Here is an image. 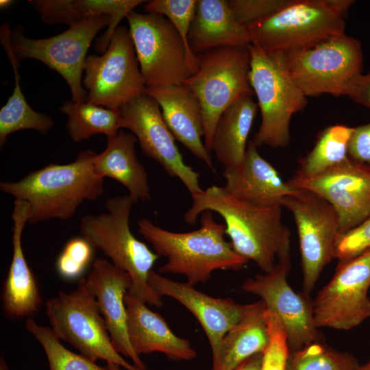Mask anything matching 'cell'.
<instances>
[{
  "label": "cell",
  "instance_id": "40",
  "mask_svg": "<svg viewBox=\"0 0 370 370\" xmlns=\"http://www.w3.org/2000/svg\"><path fill=\"white\" fill-rule=\"evenodd\" d=\"M344 96L370 109V71L352 79L346 86Z\"/></svg>",
  "mask_w": 370,
  "mask_h": 370
},
{
  "label": "cell",
  "instance_id": "34",
  "mask_svg": "<svg viewBox=\"0 0 370 370\" xmlns=\"http://www.w3.org/2000/svg\"><path fill=\"white\" fill-rule=\"evenodd\" d=\"M197 6V0H151L145 3L144 10L165 16L181 36L188 51L193 53L188 36Z\"/></svg>",
  "mask_w": 370,
  "mask_h": 370
},
{
  "label": "cell",
  "instance_id": "27",
  "mask_svg": "<svg viewBox=\"0 0 370 370\" xmlns=\"http://www.w3.org/2000/svg\"><path fill=\"white\" fill-rule=\"evenodd\" d=\"M258 109L252 96L247 95L230 106L220 116L213 134L212 151L224 168L242 164Z\"/></svg>",
  "mask_w": 370,
  "mask_h": 370
},
{
  "label": "cell",
  "instance_id": "21",
  "mask_svg": "<svg viewBox=\"0 0 370 370\" xmlns=\"http://www.w3.org/2000/svg\"><path fill=\"white\" fill-rule=\"evenodd\" d=\"M249 142L242 164L224 168L223 186L232 195L260 206H281L283 199L294 194L297 188L283 181L278 172Z\"/></svg>",
  "mask_w": 370,
  "mask_h": 370
},
{
  "label": "cell",
  "instance_id": "3",
  "mask_svg": "<svg viewBox=\"0 0 370 370\" xmlns=\"http://www.w3.org/2000/svg\"><path fill=\"white\" fill-rule=\"evenodd\" d=\"M200 223L196 230L175 232L145 218L138 221L139 233L158 256L166 258L160 273L182 275L187 283L195 286L207 282L216 270H239L247 263L225 240V225L215 221L212 211L203 212Z\"/></svg>",
  "mask_w": 370,
  "mask_h": 370
},
{
  "label": "cell",
  "instance_id": "15",
  "mask_svg": "<svg viewBox=\"0 0 370 370\" xmlns=\"http://www.w3.org/2000/svg\"><path fill=\"white\" fill-rule=\"evenodd\" d=\"M290 269L291 259L278 260L269 272L246 279L241 289L259 297L266 309L278 318L293 352L317 342L319 333L308 297L295 293L287 282Z\"/></svg>",
  "mask_w": 370,
  "mask_h": 370
},
{
  "label": "cell",
  "instance_id": "26",
  "mask_svg": "<svg viewBox=\"0 0 370 370\" xmlns=\"http://www.w3.org/2000/svg\"><path fill=\"white\" fill-rule=\"evenodd\" d=\"M265 310L262 300L246 304L241 320L222 338L212 357V370H234L248 358L264 352L269 343Z\"/></svg>",
  "mask_w": 370,
  "mask_h": 370
},
{
  "label": "cell",
  "instance_id": "37",
  "mask_svg": "<svg viewBox=\"0 0 370 370\" xmlns=\"http://www.w3.org/2000/svg\"><path fill=\"white\" fill-rule=\"evenodd\" d=\"M291 0H228L237 21L247 26L264 19L288 5Z\"/></svg>",
  "mask_w": 370,
  "mask_h": 370
},
{
  "label": "cell",
  "instance_id": "7",
  "mask_svg": "<svg viewBox=\"0 0 370 370\" xmlns=\"http://www.w3.org/2000/svg\"><path fill=\"white\" fill-rule=\"evenodd\" d=\"M46 314L56 336L96 362L103 360L126 370H142L127 362L112 345L105 321L86 280L70 293L58 291L46 302Z\"/></svg>",
  "mask_w": 370,
  "mask_h": 370
},
{
  "label": "cell",
  "instance_id": "29",
  "mask_svg": "<svg viewBox=\"0 0 370 370\" xmlns=\"http://www.w3.org/2000/svg\"><path fill=\"white\" fill-rule=\"evenodd\" d=\"M60 110L68 117L66 131L73 141L79 143L91 136L103 134L107 138L123 128L120 110L108 109L86 101H66Z\"/></svg>",
  "mask_w": 370,
  "mask_h": 370
},
{
  "label": "cell",
  "instance_id": "24",
  "mask_svg": "<svg viewBox=\"0 0 370 370\" xmlns=\"http://www.w3.org/2000/svg\"><path fill=\"white\" fill-rule=\"evenodd\" d=\"M188 40L195 56L216 47L251 44L247 26L237 21L227 0H197Z\"/></svg>",
  "mask_w": 370,
  "mask_h": 370
},
{
  "label": "cell",
  "instance_id": "42",
  "mask_svg": "<svg viewBox=\"0 0 370 370\" xmlns=\"http://www.w3.org/2000/svg\"><path fill=\"white\" fill-rule=\"evenodd\" d=\"M327 5L337 14L345 16L348 9L355 2L352 0H325Z\"/></svg>",
  "mask_w": 370,
  "mask_h": 370
},
{
  "label": "cell",
  "instance_id": "12",
  "mask_svg": "<svg viewBox=\"0 0 370 370\" xmlns=\"http://www.w3.org/2000/svg\"><path fill=\"white\" fill-rule=\"evenodd\" d=\"M84 72L87 101L97 106L119 110L145 92L134 46L124 25L116 29L102 56H87Z\"/></svg>",
  "mask_w": 370,
  "mask_h": 370
},
{
  "label": "cell",
  "instance_id": "18",
  "mask_svg": "<svg viewBox=\"0 0 370 370\" xmlns=\"http://www.w3.org/2000/svg\"><path fill=\"white\" fill-rule=\"evenodd\" d=\"M86 280L96 297L113 347L120 354L129 357L134 365L147 370L133 349L127 334V314L125 295L132 286L130 275L103 258L96 259Z\"/></svg>",
  "mask_w": 370,
  "mask_h": 370
},
{
  "label": "cell",
  "instance_id": "14",
  "mask_svg": "<svg viewBox=\"0 0 370 370\" xmlns=\"http://www.w3.org/2000/svg\"><path fill=\"white\" fill-rule=\"evenodd\" d=\"M370 249L338 261L335 273L312 302L317 328L350 330L370 317Z\"/></svg>",
  "mask_w": 370,
  "mask_h": 370
},
{
  "label": "cell",
  "instance_id": "44",
  "mask_svg": "<svg viewBox=\"0 0 370 370\" xmlns=\"http://www.w3.org/2000/svg\"><path fill=\"white\" fill-rule=\"evenodd\" d=\"M106 365L108 366L109 370H123L121 366L114 363L106 362Z\"/></svg>",
  "mask_w": 370,
  "mask_h": 370
},
{
  "label": "cell",
  "instance_id": "32",
  "mask_svg": "<svg viewBox=\"0 0 370 370\" xmlns=\"http://www.w3.org/2000/svg\"><path fill=\"white\" fill-rule=\"evenodd\" d=\"M356 358L319 341L290 352L287 370H358Z\"/></svg>",
  "mask_w": 370,
  "mask_h": 370
},
{
  "label": "cell",
  "instance_id": "36",
  "mask_svg": "<svg viewBox=\"0 0 370 370\" xmlns=\"http://www.w3.org/2000/svg\"><path fill=\"white\" fill-rule=\"evenodd\" d=\"M269 343L263 352L262 370H287L290 350L286 332L278 318L265 310Z\"/></svg>",
  "mask_w": 370,
  "mask_h": 370
},
{
  "label": "cell",
  "instance_id": "17",
  "mask_svg": "<svg viewBox=\"0 0 370 370\" xmlns=\"http://www.w3.org/2000/svg\"><path fill=\"white\" fill-rule=\"evenodd\" d=\"M288 183L328 201L339 216L341 234L370 217V166L349 157L323 173L307 178L294 176Z\"/></svg>",
  "mask_w": 370,
  "mask_h": 370
},
{
  "label": "cell",
  "instance_id": "45",
  "mask_svg": "<svg viewBox=\"0 0 370 370\" xmlns=\"http://www.w3.org/2000/svg\"><path fill=\"white\" fill-rule=\"evenodd\" d=\"M0 370H9L8 367L3 356L0 357Z\"/></svg>",
  "mask_w": 370,
  "mask_h": 370
},
{
  "label": "cell",
  "instance_id": "10",
  "mask_svg": "<svg viewBox=\"0 0 370 370\" xmlns=\"http://www.w3.org/2000/svg\"><path fill=\"white\" fill-rule=\"evenodd\" d=\"M344 17L325 0H291L274 14L247 27L251 44L267 52H285L345 34Z\"/></svg>",
  "mask_w": 370,
  "mask_h": 370
},
{
  "label": "cell",
  "instance_id": "28",
  "mask_svg": "<svg viewBox=\"0 0 370 370\" xmlns=\"http://www.w3.org/2000/svg\"><path fill=\"white\" fill-rule=\"evenodd\" d=\"M11 31L8 23L1 26L2 46L8 55L14 73L15 86L12 95L0 110V147H3L8 136L23 130H33L45 134L53 126V119L47 114L34 111L27 103L20 86L19 63L10 46Z\"/></svg>",
  "mask_w": 370,
  "mask_h": 370
},
{
  "label": "cell",
  "instance_id": "13",
  "mask_svg": "<svg viewBox=\"0 0 370 370\" xmlns=\"http://www.w3.org/2000/svg\"><path fill=\"white\" fill-rule=\"evenodd\" d=\"M297 189L283 199L282 206L291 212L297 227L303 292L308 297L321 271L334 258L341 224L336 210L328 201L311 191Z\"/></svg>",
  "mask_w": 370,
  "mask_h": 370
},
{
  "label": "cell",
  "instance_id": "19",
  "mask_svg": "<svg viewBox=\"0 0 370 370\" xmlns=\"http://www.w3.org/2000/svg\"><path fill=\"white\" fill-rule=\"evenodd\" d=\"M150 286L160 297H172L186 308L202 326L210 343L212 357L217 354L225 334L242 318L246 305L230 298H215L187 282H178L151 270Z\"/></svg>",
  "mask_w": 370,
  "mask_h": 370
},
{
  "label": "cell",
  "instance_id": "41",
  "mask_svg": "<svg viewBox=\"0 0 370 370\" xmlns=\"http://www.w3.org/2000/svg\"><path fill=\"white\" fill-rule=\"evenodd\" d=\"M263 353H258L248 358L234 370H262Z\"/></svg>",
  "mask_w": 370,
  "mask_h": 370
},
{
  "label": "cell",
  "instance_id": "46",
  "mask_svg": "<svg viewBox=\"0 0 370 370\" xmlns=\"http://www.w3.org/2000/svg\"><path fill=\"white\" fill-rule=\"evenodd\" d=\"M358 370H370V360L366 363L359 365Z\"/></svg>",
  "mask_w": 370,
  "mask_h": 370
},
{
  "label": "cell",
  "instance_id": "25",
  "mask_svg": "<svg viewBox=\"0 0 370 370\" xmlns=\"http://www.w3.org/2000/svg\"><path fill=\"white\" fill-rule=\"evenodd\" d=\"M136 141L132 133L120 130L108 138L105 149L97 154L95 160L96 173L120 182L127 189L134 203L151 199L148 175L136 153Z\"/></svg>",
  "mask_w": 370,
  "mask_h": 370
},
{
  "label": "cell",
  "instance_id": "35",
  "mask_svg": "<svg viewBox=\"0 0 370 370\" xmlns=\"http://www.w3.org/2000/svg\"><path fill=\"white\" fill-rule=\"evenodd\" d=\"M93 249L82 236L70 239L57 258L58 275L68 280L79 278L92 261Z\"/></svg>",
  "mask_w": 370,
  "mask_h": 370
},
{
  "label": "cell",
  "instance_id": "31",
  "mask_svg": "<svg viewBox=\"0 0 370 370\" xmlns=\"http://www.w3.org/2000/svg\"><path fill=\"white\" fill-rule=\"evenodd\" d=\"M25 327L43 347L49 370H109L107 365L100 366L88 357L69 350L51 328L38 325L33 319L28 318Z\"/></svg>",
  "mask_w": 370,
  "mask_h": 370
},
{
  "label": "cell",
  "instance_id": "43",
  "mask_svg": "<svg viewBox=\"0 0 370 370\" xmlns=\"http://www.w3.org/2000/svg\"><path fill=\"white\" fill-rule=\"evenodd\" d=\"M13 3H14V1H12V0H1L0 1V8L1 10L8 8Z\"/></svg>",
  "mask_w": 370,
  "mask_h": 370
},
{
  "label": "cell",
  "instance_id": "11",
  "mask_svg": "<svg viewBox=\"0 0 370 370\" xmlns=\"http://www.w3.org/2000/svg\"><path fill=\"white\" fill-rule=\"evenodd\" d=\"M109 23V16H94L43 39L26 37L23 26L18 25L11 31L10 46L18 60L35 59L58 72L69 85L72 101L83 103L87 101L82 85L86 53L97 34Z\"/></svg>",
  "mask_w": 370,
  "mask_h": 370
},
{
  "label": "cell",
  "instance_id": "6",
  "mask_svg": "<svg viewBox=\"0 0 370 370\" xmlns=\"http://www.w3.org/2000/svg\"><path fill=\"white\" fill-rule=\"evenodd\" d=\"M249 47H219L197 54V71L183 83L200 103L209 152L222 114L242 97L254 94L249 83Z\"/></svg>",
  "mask_w": 370,
  "mask_h": 370
},
{
  "label": "cell",
  "instance_id": "8",
  "mask_svg": "<svg viewBox=\"0 0 370 370\" xmlns=\"http://www.w3.org/2000/svg\"><path fill=\"white\" fill-rule=\"evenodd\" d=\"M126 18L147 87L182 84L197 71V56L165 16L132 11Z\"/></svg>",
  "mask_w": 370,
  "mask_h": 370
},
{
  "label": "cell",
  "instance_id": "5",
  "mask_svg": "<svg viewBox=\"0 0 370 370\" xmlns=\"http://www.w3.org/2000/svg\"><path fill=\"white\" fill-rule=\"evenodd\" d=\"M249 48V83L262 118L251 141L257 147L284 148L291 141V118L306 106L307 97L291 77L282 52H267L254 44Z\"/></svg>",
  "mask_w": 370,
  "mask_h": 370
},
{
  "label": "cell",
  "instance_id": "23",
  "mask_svg": "<svg viewBox=\"0 0 370 370\" xmlns=\"http://www.w3.org/2000/svg\"><path fill=\"white\" fill-rule=\"evenodd\" d=\"M28 212L26 201L14 200L12 213L13 254L1 294L4 312L14 318L33 315L42 302L36 279L22 248V234L27 223Z\"/></svg>",
  "mask_w": 370,
  "mask_h": 370
},
{
  "label": "cell",
  "instance_id": "33",
  "mask_svg": "<svg viewBox=\"0 0 370 370\" xmlns=\"http://www.w3.org/2000/svg\"><path fill=\"white\" fill-rule=\"evenodd\" d=\"M146 2L143 0H73V6L83 19L97 15L109 16L108 29L97 40L95 45V50L103 53L120 21L136 7Z\"/></svg>",
  "mask_w": 370,
  "mask_h": 370
},
{
  "label": "cell",
  "instance_id": "39",
  "mask_svg": "<svg viewBox=\"0 0 370 370\" xmlns=\"http://www.w3.org/2000/svg\"><path fill=\"white\" fill-rule=\"evenodd\" d=\"M348 155L352 160L370 166V121L354 127Z\"/></svg>",
  "mask_w": 370,
  "mask_h": 370
},
{
  "label": "cell",
  "instance_id": "1",
  "mask_svg": "<svg viewBox=\"0 0 370 370\" xmlns=\"http://www.w3.org/2000/svg\"><path fill=\"white\" fill-rule=\"evenodd\" d=\"M191 207L184 214L186 223H196L206 210L219 214L225 221L235 251L269 272L278 260L291 259V231L282 221V207L260 206L237 198L223 186H212L192 196Z\"/></svg>",
  "mask_w": 370,
  "mask_h": 370
},
{
  "label": "cell",
  "instance_id": "22",
  "mask_svg": "<svg viewBox=\"0 0 370 370\" xmlns=\"http://www.w3.org/2000/svg\"><path fill=\"white\" fill-rule=\"evenodd\" d=\"M127 334L134 352L140 354H164L173 361L190 360L197 352L186 338L175 335L164 319L147 306L131 291L125 295Z\"/></svg>",
  "mask_w": 370,
  "mask_h": 370
},
{
  "label": "cell",
  "instance_id": "2",
  "mask_svg": "<svg viewBox=\"0 0 370 370\" xmlns=\"http://www.w3.org/2000/svg\"><path fill=\"white\" fill-rule=\"evenodd\" d=\"M97 154L82 151L70 163H50L17 182H1L0 190L27 203L29 224L69 220L84 201H95L104 193V178L95 170Z\"/></svg>",
  "mask_w": 370,
  "mask_h": 370
},
{
  "label": "cell",
  "instance_id": "9",
  "mask_svg": "<svg viewBox=\"0 0 370 370\" xmlns=\"http://www.w3.org/2000/svg\"><path fill=\"white\" fill-rule=\"evenodd\" d=\"M282 53L291 77L306 97L344 96L347 84L362 71L361 43L346 34Z\"/></svg>",
  "mask_w": 370,
  "mask_h": 370
},
{
  "label": "cell",
  "instance_id": "30",
  "mask_svg": "<svg viewBox=\"0 0 370 370\" xmlns=\"http://www.w3.org/2000/svg\"><path fill=\"white\" fill-rule=\"evenodd\" d=\"M354 127L334 125L319 136L312 150L299 162L294 175L307 178L323 173L345 162L348 158L349 145Z\"/></svg>",
  "mask_w": 370,
  "mask_h": 370
},
{
  "label": "cell",
  "instance_id": "16",
  "mask_svg": "<svg viewBox=\"0 0 370 370\" xmlns=\"http://www.w3.org/2000/svg\"><path fill=\"white\" fill-rule=\"evenodd\" d=\"M119 110L123 128L136 137L143 153L158 162L169 175L179 178L191 196L201 193L199 173L184 162L158 103L144 93Z\"/></svg>",
  "mask_w": 370,
  "mask_h": 370
},
{
  "label": "cell",
  "instance_id": "4",
  "mask_svg": "<svg viewBox=\"0 0 370 370\" xmlns=\"http://www.w3.org/2000/svg\"><path fill=\"white\" fill-rule=\"evenodd\" d=\"M134 200L129 195H116L105 203L107 212L84 216L79 232L93 248L101 250L116 267L132 279L130 289L146 304L162 305L161 297L148 282V275L159 256L137 239L130 227Z\"/></svg>",
  "mask_w": 370,
  "mask_h": 370
},
{
  "label": "cell",
  "instance_id": "20",
  "mask_svg": "<svg viewBox=\"0 0 370 370\" xmlns=\"http://www.w3.org/2000/svg\"><path fill=\"white\" fill-rule=\"evenodd\" d=\"M145 94L160 106L174 138L214 171L210 152L206 148L202 110L198 99L184 84L147 87Z\"/></svg>",
  "mask_w": 370,
  "mask_h": 370
},
{
  "label": "cell",
  "instance_id": "38",
  "mask_svg": "<svg viewBox=\"0 0 370 370\" xmlns=\"http://www.w3.org/2000/svg\"><path fill=\"white\" fill-rule=\"evenodd\" d=\"M370 249V217L341 234L336 243L334 258L349 260Z\"/></svg>",
  "mask_w": 370,
  "mask_h": 370
}]
</instances>
